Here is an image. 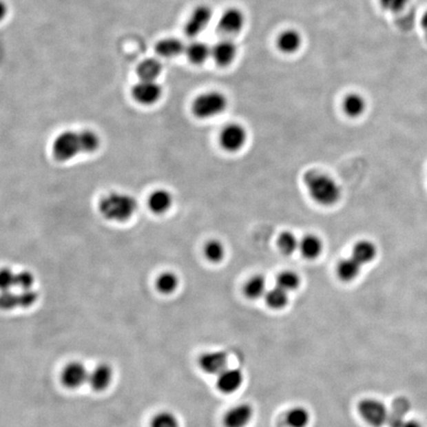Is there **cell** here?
Listing matches in <instances>:
<instances>
[{
  "mask_svg": "<svg viewBox=\"0 0 427 427\" xmlns=\"http://www.w3.org/2000/svg\"><path fill=\"white\" fill-rule=\"evenodd\" d=\"M100 147V138L92 130L65 131L53 143L52 153L59 161L72 160L79 154H92Z\"/></svg>",
  "mask_w": 427,
  "mask_h": 427,
  "instance_id": "cell-1",
  "label": "cell"
},
{
  "mask_svg": "<svg viewBox=\"0 0 427 427\" xmlns=\"http://www.w3.org/2000/svg\"><path fill=\"white\" fill-rule=\"evenodd\" d=\"M309 194L322 206H333L342 198V188L333 177L317 170H310L304 176Z\"/></svg>",
  "mask_w": 427,
  "mask_h": 427,
  "instance_id": "cell-2",
  "label": "cell"
},
{
  "mask_svg": "<svg viewBox=\"0 0 427 427\" xmlns=\"http://www.w3.org/2000/svg\"><path fill=\"white\" fill-rule=\"evenodd\" d=\"M98 208L101 215L109 221L124 222L135 215L138 202L126 193L112 192L100 200Z\"/></svg>",
  "mask_w": 427,
  "mask_h": 427,
  "instance_id": "cell-3",
  "label": "cell"
},
{
  "mask_svg": "<svg viewBox=\"0 0 427 427\" xmlns=\"http://www.w3.org/2000/svg\"><path fill=\"white\" fill-rule=\"evenodd\" d=\"M228 106V100L222 93L208 92L202 93L192 103L193 114L199 119H211L222 114Z\"/></svg>",
  "mask_w": 427,
  "mask_h": 427,
  "instance_id": "cell-4",
  "label": "cell"
},
{
  "mask_svg": "<svg viewBox=\"0 0 427 427\" xmlns=\"http://www.w3.org/2000/svg\"><path fill=\"white\" fill-rule=\"evenodd\" d=\"M358 413L364 421L373 427L383 426L387 424L389 417V408L383 402L371 397L362 399L359 403Z\"/></svg>",
  "mask_w": 427,
  "mask_h": 427,
  "instance_id": "cell-5",
  "label": "cell"
},
{
  "mask_svg": "<svg viewBox=\"0 0 427 427\" xmlns=\"http://www.w3.org/2000/svg\"><path fill=\"white\" fill-rule=\"evenodd\" d=\"M35 290L6 291L0 292V310L11 311L16 308H29L37 302Z\"/></svg>",
  "mask_w": 427,
  "mask_h": 427,
  "instance_id": "cell-6",
  "label": "cell"
},
{
  "mask_svg": "<svg viewBox=\"0 0 427 427\" xmlns=\"http://www.w3.org/2000/svg\"><path fill=\"white\" fill-rule=\"evenodd\" d=\"M247 130L240 124H229L220 134V144L229 153H237L247 144Z\"/></svg>",
  "mask_w": 427,
  "mask_h": 427,
  "instance_id": "cell-7",
  "label": "cell"
},
{
  "mask_svg": "<svg viewBox=\"0 0 427 427\" xmlns=\"http://www.w3.org/2000/svg\"><path fill=\"white\" fill-rule=\"evenodd\" d=\"M213 17V11L210 6L201 4L192 11L185 24V33L188 37L194 38L199 36L208 25Z\"/></svg>",
  "mask_w": 427,
  "mask_h": 427,
  "instance_id": "cell-8",
  "label": "cell"
},
{
  "mask_svg": "<svg viewBox=\"0 0 427 427\" xmlns=\"http://www.w3.org/2000/svg\"><path fill=\"white\" fill-rule=\"evenodd\" d=\"M245 17L242 10L231 8L227 9L218 21V30L226 37L238 35L244 29Z\"/></svg>",
  "mask_w": 427,
  "mask_h": 427,
  "instance_id": "cell-9",
  "label": "cell"
},
{
  "mask_svg": "<svg viewBox=\"0 0 427 427\" xmlns=\"http://www.w3.org/2000/svg\"><path fill=\"white\" fill-rule=\"evenodd\" d=\"M132 95L143 105H153L160 99L163 88L156 81H140L134 85Z\"/></svg>",
  "mask_w": 427,
  "mask_h": 427,
  "instance_id": "cell-10",
  "label": "cell"
},
{
  "mask_svg": "<svg viewBox=\"0 0 427 427\" xmlns=\"http://www.w3.org/2000/svg\"><path fill=\"white\" fill-rule=\"evenodd\" d=\"M90 372L83 363L70 362L61 372V382L69 389H77L88 381Z\"/></svg>",
  "mask_w": 427,
  "mask_h": 427,
  "instance_id": "cell-11",
  "label": "cell"
},
{
  "mask_svg": "<svg viewBox=\"0 0 427 427\" xmlns=\"http://www.w3.org/2000/svg\"><path fill=\"white\" fill-rule=\"evenodd\" d=\"M238 54V47L231 39L226 38L219 41L211 48V58L219 67H228L235 60Z\"/></svg>",
  "mask_w": 427,
  "mask_h": 427,
  "instance_id": "cell-12",
  "label": "cell"
},
{
  "mask_svg": "<svg viewBox=\"0 0 427 427\" xmlns=\"http://www.w3.org/2000/svg\"><path fill=\"white\" fill-rule=\"evenodd\" d=\"M244 383V374L240 369H228L218 375L217 388L222 394L229 395L237 392Z\"/></svg>",
  "mask_w": 427,
  "mask_h": 427,
  "instance_id": "cell-13",
  "label": "cell"
},
{
  "mask_svg": "<svg viewBox=\"0 0 427 427\" xmlns=\"http://www.w3.org/2000/svg\"><path fill=\"white\" fill-rule=\"evenodd\" d=\"M253 417V408L251 404H240L233 406L226 413L224 424L226 427H247Z\"/></svg>",
  "mask_w": 427,
  "mask_h": 427,
  "instance_id": "cell-14",
  "label": "cell"
},
{
  "mask_svg": "<svg viewBox=\"0 0 427 427\" xmlns=\"http://www.w3.org/2000/svg\"><path fill=\"white\" fill-rule=\"evenodd\" d=\"M228 355L222 351L204 353L199 359L201 369L207 374L219 375L227 369Z\"/></svg>",
  "mask_w": 427,
  "mask_h": 427,
  "instance_id": "cell-15",
  "label": "cell"
},
{
  "mask_svg": "<svg viewBox=\"0 0 427 427\" xmlns=\"http://www.w3.org/2000/svg\"><path fill=\"white\" fill-rule=\"evenodd\" d=\"M113 380L112 368L107 364L97 365L88 375L87 383L96 392L106 390Z\"/></svg>",
  "mask_w": 427,
  "mask_h": 427,
  "instance_id": "cell-16",
  "label": "cell"
},
{
  "mask_svg": "<svg viewBox=\"0 0 427 427\" xmlns=\"http://www.w3.org/2000/svg\"><path fill=\"white\" fill-rule=\"evenodd\" d=\"M303 43L301 34L294 29L283 31L277 39V47L284 54H294L299 51Z\"/></svg>",
  "mask_w": 427,
  "mask_h": 427,
  "instance_id": "cell-17",
  "label": "cell"
},
{
  "mask_svg": "<svg viewBox=\"0 0 427 427\" xmlns=\"http://www.w3.org/2000/svg\"><path fill=\"white\" fill-rule=\"evenodd\" d=\"M377 247L370 240H361L354 245L351 258H354L361 267L369 264L376 258Z\"/></svg>",
  "mask_w": 427,
  "mask_h": 427,
  "instance_id": "cell-18",
  "label": "cell"
},
{
  "mask_svg": "<svg viewBox=\"0 0 427 427\" xmlns=\"http://www.w3.org/2000/svg\"><path fill=\"white\" fill-rule=\"evenodd\" d=\"M410 408V402L406 397H397L389 410L387 424L390 427H402L408 410Z\"/></svg>",
  "mask_w": 427,
  "mask_h": 427,
  "instance_id": "cell-19",
  "label": "cell"
},
{
  "mask_svg": "<svg viewBox=\"0 0 427 427\" xmlns=\"http://www.w3.org/2000/svg\"><path fill=\"white\" fill-rule=\"evenodd\" d=\"M185 48L179 39L167 38L158 42L156 45V52L161 58L172 59L185 52Z\"/></svg>",
  "mask_w": 427,
  "mask_h": 427,
  "instance_id": "cell-20",
  "label": "cell"
},
{
  "mask_svg": "<svg viewBox=\"0 0 427 427\" xmlns=\"http://www.w3.org/2000/svg\"><path fill=\"white\" fill-rule=\"evenodd\" d=\"M172 203H174V198L171 194L167 190L163 189L156 190L152 193L147 202L152 212L158 214V215L167 213L171 208Z\"/></svg>",
  "mask_w": 427,
  "mask_h": 427,
  "instance_id": "cell-21",
  "label": "cell"
},
{
  "mask_svg": "<svg viewBox=\"0 0 427 427\" xmlns=\"http://www.w3.org/2000/svg\"><path fill=\"white\" fill-rule=\"evenodd\" d=\"M342 108L345 114L351 118H357L363 114L366 109V101L364 97L358 93L347 94L342 102Z\"/></svg>",
  "mask_w": 427,
  "mask_h": 427,
  "instance_id": "cell-22",
  "label": "cell"
},
{
  "mask_svg": "<svg viewBox=\"0 0 427 427\" xmlns=\"http://www.w3.org/2000/svg\"><path fill=\"white\" fill-rule=\"evenodd\" d=\"M361 270H362V267L351 256L340 261L336 268L338 277L344 282H351L355 280L360 274Z\"/></svg>",
  "mask_w": 427,
  "mask_h": 427,
  "instance_id": "cell-23",
  "label": "cell"
},
{
  "mask_svg": "<svg viewBox=\"0 0 427 427\" xmlns=\"http://www.w3.org/2000/svg\"><path fill=\"white\" fill-rule=\"evenodd\" d=\"M188 60L194 65H202L211 58V48L203 42H193L185 48Z\"/></svg>",
  "mask_w": 427,
  "mask_h": 427,
  "instance_id": "cell-24",
  "label": "cell"
},
{
  "mask_svg": "<svg viewBox=\"0 0 427 427\" xmlns=\"http://www.w3.org/2000/svg\"><path fill=\"white\" fill-rule=\"evenodd\" d=\"M300 251L301 253L306 258V260H315L319 258L322 253L324 245L319 237L313 235L306 236L303 240L300 242Z\"/></svg>",
  "mask_w": 427,
  "mask_h": 427,
  "instance_id": "cell-25",
  "label": "cell"
},
{
  "mask_svg": "<svg viewBox=\"0 0 427 427\" xmlns=\"http://www.w3.org/2000/svg\"><path fill=\"white\" fill-rule=\"evenodd\" d=\"M163 72V65L156 59H147L138 67V76L140 81H156Z\"/></svg>",
  "mask_w": 427,
  "mask_h": 427,
  "instance_id": "cell-26",
  "label": "cell"
},
{
  "mask_svg": "<svg viewBox=\"0 0 427 427\" xmlns=\"http://www.w3.org/2000/svg\"><path fill=\"white\" fill-rule=\"evenodd\" d=\"M289 293L276 286L268 290L265 294V302L272 310H282L289 303Z\"/></svg>",
  "mask_w": 427,
  "mask_h": 427,
  "instance_id": "cell-27",
  "label": "cell"
},
{
  "mask_svg": "<svg viewBox=\"0 0 427 427\" xmlns=\"http://www.w3.org/2000/svg\"><path fill=\"white\" fill-rule=\"evenodd\" d=\"M267 281L264 277L258 275L247 281L244 286V294L249 299L256 300L265 296L267 292Z\"/></svg>",
  "mask_w": 427,
  "mask_h": 427,
  "instance_id": "cell-28",
  "label": "cell"
},
{
  "mask_svg": "<svg viewBox=\"0 0 427 427\" xmlns=\"http://www.w3.org/2000/svg\"><path fill=\"white\" fill-rule=\"evenodd\" d=\"M310 421V412L304 406H295L286 415V422L289 427H306Z\"/></svg>",
  "mask_w": 427,
  "mask_h": 427,
  "instance_id": "cell-29",
  "label": "cell"
},
{
  "mask_svg": "<svg viewBox=\"0 0 427 427\" xmlns=\"http://www.w3.org/2000/svg\"><path fill=\"white\" fill-rule=\"evenodd\" d=\"M178 278L172 272H165L156 279V286L161 294L169 295L176 292L178 287Z\"/></svg>",
  "mask_w": 427,
  "mask_h": 427,
  "instance_id": "cell-30",
  "label": "cell"
},
{
  "mask_svg": "<svg viewBox=\"0 0 427 427\" xmlns=\"http://www.w3.org/2000/svg\"><path fill=\"white\" fill-rule=\"evenodd\" d=\"M277 244L284 256H292L299 249L300 242L294 233L284 231L279 237Z\"/></svg>",
  "mask_w": 427,
  "mask_h": 427,
  "instance_id": "cell-31",
  "label": "cell"
},
{
  "mask_svg": "<svg viewBox=\"0 0 427 427\" xmlns=\"http://www.w3.org/2000/svg\"><path fill=\"white\" fill-rule=\"evenodd\" d=\"M6 291H20L18 289V272L11 268L0 269V292Z\"/></svg>",
  "mask_w": 427,
  "mask_h": 427,
  "instance_id": "cell-32",
  "label": "cell"
},
{
  "mask_svg": "<svg viewBox=\"0 0 427 427\" xmlns=\"http://www.w3.org/2000/svg\"><path fill=\"white\" fill-rule=\"evenodd\" d=\"M204 254L210 262L219 263L224 260L226 251H225L222 242H220L219 240H213L207 242L205 249H204Z\"/></svg>",
  "mask_w": 427,
  "mask_h": 427,
  "instance_id": "cell-33",
  "label": "cell"
},
{
  "mask_svg": "<svg viewBox=\"0 0 427 427\" xmlns=\"http://www.w3.org/2000/svg\"><path fill=\"white\" fill-rule=\"evenodd\" d=\"M301 279L299 275L293 271H284L277 277V286L286 292H291L299 288Z\"/></svg>",
  "mask_w": 427,
  "mask_h": 427,
  "instance_id": "cell-34",
  "label": "cell"
},
{
  "mask_svg": "<svg viewBox=\"0 0 427 427\" xmlns=\"http://www.w3.org/2000/svg\"><path fill=\"white\" fill-rule=\"evenodd\" d=\"M151 427H180L176 415L170 412L156 413L151 422Z\"/></svg>",
  "mask_w": 427,
  "mask_h": 427,
  "instance_id": "cell-35",
  "label": "cell"
},
{
  "mask_svg": "<svg viewBox=\"0 0 427 427\" xmlns=\"http://www.w3.org/2000/svg\"><path fill=\"white\" fill-rule=\"evenodd\" d=\"M408 2V0H380L382 8L393 12L403 10Z\"/></svg>",
  "mask_w": 427,
  "mask_h": 427,
  "instance_id": "cell-36",
  "label": "cell"
},
{
  "mask_svg": "<svg viewBox=\"0 0 427 427\" xmlns=\"http://www.w3.org/2000/svg\"><path fill=\"white\" fill-rule=\"evenodd\" d=\"M8 6H6V2L0 0V22L6 17L8 15Z\"/></svg>",
  "mask_w": 427,
  "mask_h": 427,
  "instance_id": "cell-37",
  "label": "cell"
},
{
  "mask_svg": "<svg viewBox=\"0 0 427 427\" xmlns=\"http://www.w3.org/2000/svg\"><path fill=\"white\" fill-rule=\"evenodd\" d=\"M402 427H422L421 424L417 420L415 419H410L406 420L404 422L403 426Z\"/></svg>",
  "mask_w": 427,
  "mask_h": 427,
  "instance_id": "cell-38",
  "label": "cell"
},
{
  "mask_svg": "<svg viewBox=\"0 0 427 427\" xmlns=\"http://www.w3.org/2000/svg\"><path fill=\"white\" fill-rule=\"evenodd\" d=\"M422 27H424V31H426L427 35V12L424 14V18H422Z\"/></svg>",
  "mask_w": 427,
  "mask_h": 427,
  "instance_id": "cell-39",
  "label": "cell"
}]
</instances>
